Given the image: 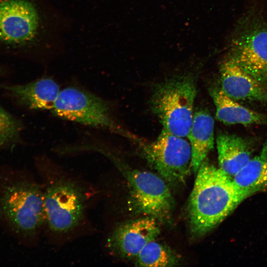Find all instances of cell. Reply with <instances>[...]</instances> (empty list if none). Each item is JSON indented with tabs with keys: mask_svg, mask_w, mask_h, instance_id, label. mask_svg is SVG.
Instances as JSON below:
<instances>
[{
	"mask_svg": "<svg viewBox=\"0 0 267 267\" xmlns=\"http://www.w3.org/2000/svg\"><path fill=\"white\" fill-rule=\"evenodd\" d=\"M42 184L27 171L0 166V226L18 243H36L44 226Z\"/></svg>",
	"mask_w": 267,
	"mask_h": 267,
	"instance_id": "1",
	"label": "cell"
},
{
	"mask_svg": "<svg viewBox=\"0 0 267 267\" xmlns=\"http://www.w3.org/2000/svg\"><path fill=\"white\" fill-rule=\"evenodd\" d=\"M190 195L188 218L196 237L207 234L246 199L232 178L206 159L199 167Z\"/></svg>",
	"mask_w": 267,
	"mask_h": 267,
	"instance_id": "2",
	"label": "cell"
},
{
	"mask_svg": "<svg viewBox=\"0 0 267 267\" xmlns=\"http://www.w3.org/2000/svg\"><path fill=\"white\" fill-rule=\"evenodd\" d=\"M37 165L43 179L44 226L56 237H67L85 221L89 192L79 182L57 171L48 160L38 159Z\"/></svg>",
	"mask_w": 267,
	"mask_h": 267,
	"instance_id": "3",
	"label": "cell"
},
{
	"mask_svg": "<svg viewBox=\"0 0 267 267\" xmlns=\"http://www.w3.org/2000/svg\"><path fill=\"white\" fill-rule=\"evenodd\" d=\"M196 93L195 78L189 74L176 76L155 86L150 107L163 129L187 137L193 121Z\"/></svg>",
	"mask_w": 267,
	"mask_h": 267,
	"instance_id": "4",
	"label": "cell"
},
{
	"mask_svg": "<svg viewBox=\"0 0 267 267\" xmlns=\"http://www.w3.org/2000/svg\"><path fill=\"white\" fill-rule=\"evenodd\" d=\"M100 153L110 160L127 180L133 203L145 215L161 221L168 220L174 200L167 182L158 174L133 169L106 149Z\"/></svg>",
	"mask_w": 267,
	"mask_h": 267,
	"instance_id": "5",
	"label": "cell"
},
{
	"mask_svg": "<svg viewBox=\"0 0 267 267\" xmlns=\"http://www.w3.org/2000/svg\"><path fill=\"white\" fill-rule=\"evenodd\" d=\"M228 56L267 85V21L251 13L242 18L232 36Z\"/></svg>",
	"mask_w": 267,
	"mask_h": 267,
	"instance_id": "6",
	"label": "cell"
},
{
	"mask_svg": "<svg viewBox=\"0 0 267 267\" xmlns=\"http://www.w3.org/2000/svg\"><path fill=\"white\" fill-rule=\"evenodd\" d=\"M51 111L63 119L127 135L116 123L108 101L78 87L60 90Z\"/></svg>",
	"mask_w": 267,
	"mask_h": 267,
	"instance_id": "7",
	"label": "cell"
},
{
	"mask_svg": "<svg viewBox=\"0 0 267 267\" xmlns=\"http://www.w3.org/2000/svg\"><path fill=\"white\" fill-rule=\"evenodd\" d=\"M142 153L150 166L167 182L183 183L193 171L189 141L163 129L155 140L143 145Z\"/></svg>",
	"mask_w": 267,
	"mask_h": 267,
	"instance_id": "8",
	"label": "cell"
},
{
	"mask_svg": "<svg viewBox=\"0 0 267 267\" xmlns=\"http://www.w3.org/2000/svg\"><path fill=\"white\" fill-rule=\"evenodd\" d=\"M40 17L29 0H0V44L10 49L24 47L37 36Z\"/></svg>",
	"mask_w": 267,
	"mask_h": 267,
	"instance_id": "9",
	"label": "cell"
},
{
	"mask_svg": "<svg viewBox=\"0 0 267 267\" xmlns=\"http://www.w3.org/2000/svg\"><path fill=\"white\" fill-rule=\"evenodd\" d=\"M159 233L157 220L153 218L129 221L116 226L108 234L106 247L113 255L135 258L147 244L156 240Z\"/></svg>",
	"mask_w": 267,
	"mask_h": 267,
	"instance_id": "10",
	"label": "cell"
},
{
	"mask_svg": "<svg viewBox=\"0 0 267 267\" xmlns=\"http://www.w3.org/2000/svg\"><path fill=\"white\" fill-rule=\"evenodd\" d=\"M221 89L239 101L267 103V85L244 71L229 56L220 68Z\"/></svg>",
	"mask_w": 267,
	"mask_h": 267,
	"instance_id": "11",
	"label": "cell"
},
{
	"mask_svg": "<svg viewBox=\"0 0 267 267\" xmlns=\"http://www.w3.org/2000/svg\"><path fill=\"white\" fill-rule=\"evenodd\" d=\"M3 88L22 106L40 110H51L60 90L57 83L49 78Z\"/></svg>",
	"mask_w": 267,
	"mask_h": 267,
	"instance_id": "12",
	"label": "cell"
},
{
	"mask_svg": "<svg viewBox=\"0 0 267 267\" xmlns=\"http://www.w3.org/2000/svg\"><path fill=\"white\" fill-rule=\"evenodd\" d=\"M216 144L219 168L232 178L253 157V144L241 136L220 133L217 136Z\"/></svg>",
	"mask_w": 267,
	"mask_h": 267,
	"instance_id": "13",
	"label": "cell"
},
{
	"mask_svg": "<svg viewBox=\"0 0 267 267\" xmlns=\"http://www.w3.org/2000/svg\"><path fill=\"white\" fill-rule=\"evenodd\" d=\"M216 107L217 119L225 124L267 125V115L248 108L225 94L221 89L210 91Z\"/></svg>",
	"mask_w": 267,
	"mask_h": 267,
	"instance_id": "14",
	"label": "cell"
},
{
	"mask_svg": "<svg viewBox=\"0 0 267 267\" xmlns=\"http://www.w3.org/2000/svg\"><path fill=\"white\" fill-rule=\"evenodd\" d=\"M214 121L208 111L199 110L194 113L193 121L187 136L190 144L192 170L196 173L214 144Z\"/></svg>",
	"mask_w": 267,
	"mask_h": 267,
	"instance_id": "15",
	"label": "cell"
},
{
	"mask_svg": "<svg viewBox=\"0 0 267 267\" xmlns=\"http://www.w3.org/2000/svg\"><path fill=\"white\" fill-rule=\"evenodd\" d=\"M246 198L267 189V140L257 155L233 178Z\"/></svg>",
	"mask_w": 267,
	"mask_h": 267,
	"instance_id": "16",
	"label": "cell"
},
{
	"mask_svg": "<svg viewBox=\"0 0 267 267\" xmlns=\"http://www.w3.org/2000/svg\"><path fill=\"white\" fill-rule=\"evenodd\" d=\"M135 258L136 265L141 267H171L178 263L172 251L156 240L147 244Z\"/></svg>",
	"mask_w": 267,
	"mask_h": 267,
	"instance_id": "17",
	"label": "cell"
},
{
	"mask_svg": "<svg viewBox=\"0 0 267 267\" xmlns=\"http://www.w3.org/2000/svg\"><path fill=\"white\" fill-rule=\"evenodd\" d=\"M21 129V123L0 106V149L16 142Z\"/></svg>",
	"mask_w": 267,
	"mask_h": 267,
	"instance_id": "18",
	"label": "cell"
},
{
	"mask_svg": "<svg viewBox=\"0 0 267 267\" xmlns=\"http://www.w3.org/2000/svg\"><path fill=\"white\" fill-rule=\"evenodd\" d=\"M1 72V68L0 67V73Z\"/></svg>",
	"mask_w": 267,
	"mask_h": 267,
	"instance_id": "19",
	"label": "cell"
}]
</instances>
